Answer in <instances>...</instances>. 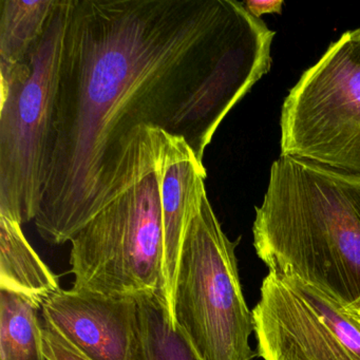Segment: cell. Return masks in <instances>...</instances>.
I'll use <instances>...</instances> for the list:
<instances>
[{
	"instance_id": "1",
	"label": "cell",
	"mask_w": 360,
	"mask_h": 360,
	"mask_svg": "<svg viewBox=\"0 0 360 360\" xmlns=\"http://www.w3.org/2000/svg\"><path fill=\"white\" fill-rule=\"evenodd\" d=\"M274 37L236 0H72L39 236L60 245L98 214L117 146L138 126L182 136L203 162L269 72Z\"/></svg>"
},
{
	"instance_id": "2",
	"label": "cell",
	"mask_w": 360,
	"mask_h": 360,
	"mask_svg": "<svg viewBox=\"0 0 360 360\" xmlns=\"http://www.w3.org/2000/svg\"><path fill=\"white\" fill-rule=\"evenodd\" d=\"M252 233L269 271L360 311V176L281 155Z\"/></svg>"
},
{
	"instance_id": "3",
	"label": "cell",
	"mask_w": 360,
	"mask_h": 360,
	"mask_svg": "<svg viewBox=\"0 0 360 360\" xmlns=\"http://www.w3.org/2000/svg\"><path fill=\"white\" fill-rule=\"evenodd\" d=\"M166 134L140 125L122 139L98 214L70 240L73 288L153 292L169 305L161 193Z\"/></svg>"
},
{
	"instance_id": "4",
	"label": "cell",
	"mask_w": 360,
	"mask_h": 360,
	"mask_svg": "<svg viewBox=\"0 0 360 360\" xmlns=\"http://www.w3.org/2000/svg\"><path fill=\"white\" fill-rule=\"evenodd\" d=\"M71 8L72 0H58L28 58L0 66V216L22 225L41 205Z\"/></svg>"
},
{
	"instance_id": "5",
	"label": "cell",
	"mask_w": 360,
	"mask_h": 360,
	"mask_svg": "<svg viewBox=\"0 0 360 360\" xmlns=\"http://www.w3.org/2000/svg\"><path fill=\"white\" fill-rule=\"evenodd\" d=\"M207 197L185 231L172 297L174 326L201 360H252L254 318L246 305L235 250Z\"/></svg>"
},
{
	"instance_id": "6",
	"label": "cell",
	"mask_w": 360,
	"mask_h": 360,
	"mask_svg": "<svg viewBox=\"0 0 360 360\" xmlns=\"http://www.w3.org/2000/svg\"><path fill=\"white\" fill-rule=\"evenodd\" d=\"M281 155L360 176V29L345 33L284 101Z\"/></svg>"
},
{
	"instance_id": "7",
	"label": "cell",
	"mask_w": 360,
	"mask_h": 360,
	"mask_svg": "<svg viewBox=\"0 0 360 360\" xmlns=\"http://www.w3.org/2000/svg\"><path fill=\"white\" fill-rule=\"evenodd\" d=\"M264 360H360V314L292 276L269 271L252 309Z\"/></svg>"
},
{
	"instance_id": "8",
	"label": "cell",
	"mask_w": 360,
	"mask_h": 360,
	"mask_svg": "<svg viewBox=\"0 0 360 360\" xmlns=\"http://www.w3.org/2000/svg\"><path fill=\"white\" fill-rule=\"evenodd\" d=\"M46 326L92 360H131L136 296L62 290L41 305Z\"/></svg>"
},
{
	"instance_id": "9",
	"label": "cell",
	"mask_w": 360,
	"mask_h": 360,
	"mask_svg": "<svg viewBox=\"0 0 360 360\" xmlns=\"http://www.w3.org/2000/svg\"><path fill=\"white\" fill-rule=\"evenodd\" d=\"M206 170L203 162L182 136L166 134L162 172L165 279L172 311V297L181 248L189 221L204 198ZM174 319V318H172Z\"/></svg>"
},
{
	"instance_id": "10",
	"label": "cell",
	"mask_w": 360,
	"mask_h": 360,
	"mask_svg": "<svg viewBox=\"0 0 360 360\" xmlns=\"http://www.w3.org/2000/svg\"><path fill=\"white\" fill-rule=\"evenodd\" d=\"M0 290L41 305L60 290L58 277L31 246L22 224L0 216Z\"/></svg>"
},
{
	"instance_id": "11",
	"label": "cell",
	"mask_w": 360,
	"mask_h": 360,
	"mask_svg": "<svg viewBox=\"0 0 360 360\" xmlns=\"http://www.w3.org/2000/svg\"><path fill=\"white\" fill-rule=\"evenodd\" d=\"M131 360H201L182 330L174 326L169 305L153 292L136 295Z\"/></svg>"
},
{
	"instance_id": "12",
	"label": "cell",
	"mask_w": 360,
	"mask_h": 360,
	"mask_svg": "<svg viewBox=\"0 0 360 360\" xmlns=\"http://www.w3.org/2000/svg\"><path fill=\"white\" fill-rule=\"evenodd\" d=\"M58 0H0V66L22 64L43 39Z\"/></svg>"
},
{
	"instance_id": "13",
	"label": "cell",
	"mask_w": 360,
	"mask_h": 360,
	"mask_svg": "<svg viewBox=\"0 0 360 360\" xmlns=\"http://www.w3.org/2000/svg\"><path fill=\"white\" fill-rule=\"evenodd\" d=\"M39 309L22 295L0 290V360H47Z\"/></svg>"
},
{
	"instance_id": "14",
	"label": "cell",
	"mask_w": 360,
	"mask_h": 360,
	"mask_svg": "<svg viewBox=\"0 0 360 360\" xmlns=\"http://www.w3.org/2000/svg\"><path fill=\"white\" fill-rule=\"evenodd\" d=\"M44 353L47 360H92L70 341L48 326H43Z\"/></svg>"
},
{
	"instance_id": "15",
	"label": "cell",
	"mask_w": 360,
	"mask_h": 360,
	"mask_svg": "<svg viewBox=\"0 0 360 360\" xmlns=\"http://www.w3.org/2000/svg\"><path fill=\"white\" fill-rule=\"evenodd\" d=\"M243 5L252 16L260 18L263 14H281L284 3L282 0H248Z\"/></svg>"
},
{
	"instance_id": "16",
	"label": "cell",
	"mask_w": 360,
	"mask_h": 360,
	"mask_svg": "<svg viewBox=\"0 0 360 360\" xmlns=\"http://www.w3.org/2000/svg\"><path fill=\"white\" fill-rule=\"evenodd\" d=\"M359 314H360V311H359Z\"/></svg>"
}]
</instances>
